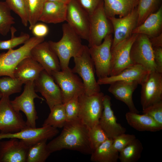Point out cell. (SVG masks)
Returning <instances> with one entry per match:
<instances>
[{
  "mask_svg": "<svg viewBox=\"0 0 162 162\" xmlns=\"http://www.w3.org/2000/svg\"><path fill=\"white\" fill-rule=\"evenodd\" d=\"M60 134L48 144L51 153L63 149L91 154L94 151L89 136V129L78 119L67 122Z\"/></svg>",
  "mask_w": 162,
  "mask_h": 162,
  "instance_id": "6da1fadb",
  "label": "cell"
},
{
  "mask_svg": "<svg viewBox=\"0 0 162 162\" xmlns=\"http://www.w3.org/2000/svg\"><path fill=\"white\" fill-rule=\"evenodd\" d=\"M62 36L57 42L49 40V45L58 57L61 70L69 67L70 60L78 55L83 45L81 38L67 23L62 25Z\"/></svg>",
  "mask_w": 162,
  "mask_h": 162,
  "instance_id": "7a4b0ae2",
  "label": "cell"
},
{
  "mask_svg": "<svg viewBox=\"0 0 162 162\" xmlns=\"http://www.w3.org/2000/svg\"><path fill=\"white\" fill-rule=\"evenodd\" d=\"M74 58L75 65L72 70L81 77L84 86L85 94L91 95L100 92V85L95 79L94 66L89 47L83 45L81 52Z\"/></svg>",
  "mask_w": 162,
  "mask_h": 162,
  "instance_id": "3957f363",
  "label": "cell"
},
{
  "mask_svg": "<svg viewBox=\"0 0 162 162\" xmlns=\"http://www.w3.org/2000/svg\"><path fill=\"white\" fill-rule=\"evenodd\" d=\"M44 38L30 37L19 48L8 50L0 54V76H8L13 78L15 68L25 58L30 56L32 49L36 45L44 41Z\"/></svg>",
  "mask_w": 162,
  "mask_h": 162,
  "instance_id": "277c9868",
  "label": "cell"
},
{
  "mask_svg": "<svg viewBox=\"0 0 162 162\" xmlns=\"http://www.w3.org/2000/svg\"><path fill=\"white\" fill-rule=\"evenodd\" d=\"M104 96L100 92L91 95L84 93L78 97V118L89 129L98 124L103 110Z\"/></svg>",
  "mask_w": 162,
  "mask_h": 162,
  "instance_id": "5b68a950",
  "label": "cell"
},
{
  "mask_svg": "<svg viewBox=\"0 0 162 162\" xmlns=\"http://www.w3.org/2000/svg\"><path fill=\"white\" fill-rule=\"evenodd\" d=\"M22 93L10 100V103L16 111L22 112L26 117V123L28 127L36 128V121L38 117L35 109L34 99L37 98L42 100H45L36 93L34 82L28 81L25 84Z\"/></svg>",
  "mask_w": 162,
  "mask_h": 162,
  "instance_id": "8992f818",
  "label": "cell"
},
{
  "mask_svg": "<svg viewBox=\"0 0 162 162\" xmlns=\"http://www.w3.org/2000/svg\"><path fill=\"white\" fill-rule=\"evenodd\" d=\"M51 75L62 92L63 104L85 93L82 80L69 67L61 71H53Z\"/></svg>",
  "mask_w": 162,
  "mask_h": 162,
  "instance_id": "52a82bcc",
  "label": "cell"
},
{
  "mask_svg": "<svg viewBox=\"0 0 162 162\" xmlns=\"http://www.w3.org/2000/svg\"><path fill=\"white\" fill-rule=\"evenodd\" d=\"M88 47L100 44L108 35L112 34L111 23L105 11L103 1L89 16Z\"/></svg>",
  "mask_w": 162,
  "mask_h": 162,
  "instance_id": "ba28073f",
  "label": "cell"
},
{
  "mask_svg": "<svg viewBox=\"0 0 162 162\" xmlns=\"http://www.w3.org/2000/svg\"><path fill=\"white\" fill-rule=\"evenodd\" d=\"M130 57L133 64L141 65L149 72L156 71L153 47L147 35L138 34L131 46Z\"/></svg>",
  "mask_w": 162,
  "mask_h": 162,
  "instance_id": "9c48e42d",
  "label": "cell"
},
{
  "mask_svg": "<svg viewBox=\"0 0 162 162\" xmlns=\"http://www.w3.org/2000/svg\"><path fill=\"white\" fill-rule=\"evenodd\" d=\"M27 127L22 114L12 106L9 97L2 96L0 100V133H16Z\"/></svg>",
  "mask_w": 162,
  "mask_h": 162,
  "instance_id": "30bf717a",
  "label": "cell"
},
{
  "mask_svg": "<svg viewBox=\"0 0 162 162\" xmlns=\"http://www.w3.org/2000/svg\"><path fill=\"white\" fill-rule=\"evenodd\" d=\"M112 38V34H110L106 37L100 44L89 47L90 54L98 79L110 76L111 57V48Z\"/></svg>",
  "mask_w": 162,
  "mask_h": 162,
  "instance_id": "8fae6325",
  "label": "cell"
},
{
  "mask_svg": "<svg viewBox=\"0 0 162 162\" xmlns=\"http://www.w3.org/2000/svg\"><path fill=\"white\" fill-rule=\"evenodd\" d=\"M140 85L142 110L162 101V73L157 71L149 72Z\"/></svg>",
  "mask_w": 162,
  "mask_h": 162,
  "instance_id": "7c38bea8",
  "label": "cell"
},
{
  "mask_svg": "<svg viewBox=\"0 0 162 162\" xmlns=\"http://www.w3.org/2000/svg\"><path fill=\"white\" fill-rule=\"evenodd\" d=\"M138 34H132L129 38L111 48V57L109 76L116 75L134 65L130 58V51Z\"/></svg>",
  "mask_w": 162,
  "mask_h": 162,
  "instance_id": "4fadbf2b",
  "label": "cell"
},
{
  "mask_svg": "<svg viewBox=\"0 0 162 162\" xmlns=\"http://www.w3.org/2000/svg\"><path fill=\"white\" fill-rule=\"evenodd\" d=\"M66 21L81 39L88 41L89 16L75 0H70L67 4Z\"/></svg>",
  "mask_w": 162,
  "mask_h": 162,
  "instance_id": "5bb4252c",
  "label": "cell"
},
{
  "mask_svg": "<svg viewBox=\"0 0 162 162\" xmlns=\"http://www.w3.org/2000/svg\"><path fill=\"white\" fill-rule=\"evenodd\" d=\"M36 92H39L45 99L50 110L54 106L63 104L61 90L51 75L44 70L34 82Z\"/></svg>",
  "mask_w": 162,
  "mask_h": 162,
  "instance_id": "9a60e30c",
  "label": "cell"
},
{
  "mask_svg": "<svg viewBox=\"0 0 162 162\" xmlns=\"http://www.w3.org/2000/svg\"><path fill=\"white\" fill-rule=\"evenodd\" d=\"M114 31V37L111 48L129 38L137 26L138 13L136 7L126 15L122 17L108 18Z\"/></svg>",
  "mask_w": 162,
  "mask_h": 162,
  "instance_id": "2e32d148",
  "label": "cell"
},
{
  "mask_svg": "<svg viewBox=\"0 0 162 162\" xmlns=\"http://www.w3.org/2000/svg\"><path fill=\"white\" fill-rule=\"evenodd\" d=\"M58 132L57 128L51 126H42L39 128L27 126L16 133H0V140L15 138L26 141L31 145L40 140L51 139Z\"/></svg>",
  "mask_w": 162,
  "mask_h": 162,
  "instance_id": "e0dca14e",
  "label": "cell"
},
{
  "mask_svg": "<svg viewBox=\"0 0 162 162\" xmlns=\"http://www.w3.org/2000/svg\"><path fill=\"white\" fill-rule=\"evenodd\" d=\"M0 141V162H26L30 145L23 140L10 138Z\"/></svg>",
  "mask_w": 162,
  "mask_h": 162,
  "instance_id": "ac0fdd59",
  "label": "cell"
},
{
  "mask_svg": "<svg viewBox=\"0 0 162 162\" xmlns=\"http://www.w3.org/2000/svg\"><path fill=\"white\" fill-rule=\"evenodd\" d=\"M30 56L51 75L52 72L61 70L58 58L48 42L44 41L35 46L31 51Z\"/></svg>",
  "mask_w": 162,
  "mask_h": 162,
  "instance_id": "d6986e66",
  "label": "cell"
},
{
  "mask_svg": "<svg viewBox=\"0 0 162 162\" xmlns=\"http://www.w3.org/2000/svg\"><path fill=\"white\" fill-rule=\"evenodd\" d=\"M111 98L104 95L103 110L98 124L108 137L113 139L118 136L125 133L126 129L117 122L111 106Z\"/></svg>",
  "mask_w": 162,
  "mask_h": 162,
  "instance_id": "ffe728a7",
  "label": "cell"
},
{
  "mask_svg": "<svg viewBox=\"0 0 162 162\" xmlns=\"http://www.w3.org/2000/svg\"><path fill=\"white\" fill-rule=\"evenodd\" d=\"M139 84L135 81H119L110 85L108 91L117 99L125 104L130 112L138 113L139 112L134 104L133 94Z\"/></svg>",
  "mask_w": 162,
  "mask_h": 162,
  "instance_id": "44dd1931",
  "label": "cell"
},
{
  "mask_svg": "<svg viewBox=\"0 0 162 162\" xmlns=\"http://www.w3.org/2000/svg\"><path fill=\"white\" fill-rule=\"evenodd\" d=\"M149 72L141 65L134 64L116 75L98 79L97 82L100 85L119 81H135L140 84Z\"/></svg>",
  "mask_w": 162,
  "mask_h": 162,
  "instance_id": "7402d4cb",
  "label": "cell"
},
{
  "mask_svg": "<svg viewBox=\"0 0 162 162\" xmlns=\"http://www.w3.org/2000/svg\"><path fill=\"white\" fill-rule=\"evenodd\" d=\"M67 4L45 1L39 19L44 23L57 24L66 20Z\"/></svg>",
  "mask_w": 162,
  "mask_h": 162,
  "instance_id": "603a6c76",
  "label": "cell"
},
{
  "mask_svg": "<svg viewBox=\"0 0 162 162\" xmlns=\"http://www.w3.org/2000/svg\"><path fill=\"white\" fill-rule=\"evenodd\" d=\"M44 70L42 66L30 56L25 58L17 65L14 73L15 78L22 81L34 82Z\"/></svg>",
  "mask_w": 162,
  "mask_h": 162,
  "instance_id": "cb8c5ba5",
  "label": "cell"
},
{
  "mask_svg": "<svg viewBox=\"0 0 162 162\" xmlns=\"http://www.w3.org/2000/svg\"><path fill=\"white\" fill-rule=\"evenodd\" d=\"M162 5L154 12L150 15L143 22L137 26L132 34H143L151 38L162 33Z\"/></svg>",
  "mask_w": 162,
  "mask_h": 162,
  "instance_id": "d4e9b609",
  "label": "cell"
},
{
  "mask_svg": "<svg viewBox=\"0 0 162 162\" xmlns=\"http://www.w3.org/2000/svg\"><path fill=\"white\" fill-rule=\"evenodd\" d=\"M125 116L129 125L139 131L154 132L162 129V126L147 115H140L129 111L126 113Z\"/></svg>",
  "mask_w": 162,
  "mask_h": 162,
  "instance_id": "484cf974",
  "label": "cell"
},
{
  "mask_svg": "<svg viewBox=\"0 0 162 162\" xmlns=\"http://www.w3.org/2000/svg\"><path fill=\"white\" fill-rule=\"evenodd\" d=\"M105 13L108 18L118 16H124L137 6L139 0H103Z\"/></svg>",
  "mask_w": 162,
  "mask_h": 162,
  "instance_id": "4316f807",
  "label": "cell"
},
{
  "mask_svg": "<svg viewBox=\"0 0 162 162\" xmlns=\"http://www.w3.org/2000/svg\"><path fill=\"white\" fill-rule=\"evenodd\" d=\"M112 142V139L109 138L94 150L91 154V161L94 162H117L119 152L113 148Z\"/></svg>",
  "mask_w": 162,
  "mask_h": 162,
  "instance_id": "83f0119b",
  "label": "cell"
},
{
  "mask_svg": "<svg viewBox=\"0 0 162 162\" xmlns=\"http://www.w3.org/2000/svg\"><path fill=\"white\" fill-rule=\"evenodd\" d=\"M47 140L39 141L28 148L26 162H44L51 153L46 144Z\"/></svg>",
  "mask_w": 162,
  "mask_h": 162,
  "instance_id": "f1b7e54d",
  "label": "cell"
},
{
  "mask_svg": "<svg viewBox=\"0 0 162 162\" xmlns=\"http://www.w3.org/2000/svg\"><path fill=\"white\" fill-rule=\"evenodd\" d=\"M50 110V113L44 121L42 126H51L57 128H63L67 122L64 104H56Z\"/></svg>",
  "mask_w": 162,
  "mask_h": 162,
  "instance_id": "f546056e",
  "label": "cell"
},
{
  "mask_svg": "<svg viewBox=\"0 0 162 162\" xmlns=\"http://www.w3.org/2000/svg\"><path fill=\"white\" fill-rule=\"evenodd\" d=\"M143 150L141 142L136 138L119 152L118 159L121 162H136L141 158Z\"/></svg>",
  "mask_w": 162,
  "mask_h": 162,
  "instance_id": "4dcf8cb0",
  "label": "cell"
},
{
  "mask_svg": "<svg viewBox=\"0 0 162 162\" xmlns=\"http://www.w3.org/2000/svg\"><path fill=\"white\" fill-rule=\"evenodd\" d=\"M162 0H139L136 7L137 26L142 23L150 15L157 11L162 5Z\"/></svg>",
  "mask_w": 162,
  "mask_h": 162,
  "instance_id": "1f68e13d",
  "label": "cell"
},
{
  "mask_svg": "<svg viewBox=\"0 0 162 162\" xmlns=\"http://www.w3.org/2000/svg\"><path fill=\"white\" fill-rule=\"evenodd\" d=\"M27 14L29 28L31 30L38 21L45 0H24Z\"/></svg>",
  "mask_w": 162,
  "mask_h": 162,
  "instance_id": "d6a6232c",
  "label": "cell"
},
{
  "mask_svg": "<svg viewBox=\"0 0 162 162\" xmlns=\"http://www.w3.org/2000/svg\"><path fill=\"white\" fill-rule=\"evenodd\" d=\"M24 82L21 80L8 76L0 78V92L2 96H8L20 92Z\"/></svg>",
  "mask_w": 162,
  "mask_h": 162,
  "instance_id": "836d02e7",
  "label": "cell"
},
{
  "mask_svg": "<svg viewBox=\"0 0 162 162\" xmlns=\"http://www.w3.org/2000/svg\"><path fill=\"white\" fill-rule=\"evenodd\" d=\"M5 2L0 1V34L6 35L15 23L10 11Z\"/></svg>",
  "mask_w": 162,
  "mask_h": 162,
  "instance_id": "e575fe53",
  "label": "cell"
},
{
  "mask_svg": "<svg viewBox=\"0 0 162 162\" xmlns=\"http://www.w3.org/2000/svg\"><path fill=\"white\" fill-rule=\"evenodd\" d=\"M16 30L12 26L10 31L11 38L10 39L0 40V50H9L13 49L15 47L24 44L30 38L29 35L26 33H23L18 36H15L14 34Z\"/></svg>",
  "mask_w": 162,
  "mask_h": 162,
  "instance_id": "d590c367",
  "label": "cell"
},
{
  "mask_svg": "<svg viewBox=\"0 0 162 162\" xmlns=\"http://www.w3.org/2000/svg\"><path fill=\"white\" fill-rule=\"evenodd\" d=\"M5 2L10 10L20 17L23 26H27L28 23L24 0H5Z\"/></svg>",
  "mask_w": 162,
  "mask_h": 162,
  "instance_id": "8d00e7d4",
  "label": "cell"
},
{
  "mask_svg": "<svg viewBox=\"0 0 162 162\" xmlns=\"http://www.w3.org/2000/svg\"><path fill=\"white\" fill-rule=\"evenodd\" d=\"M89 136L93 150L109 139L98 124L89 129Z\"/></svg>",
  "mask_w": 162,
  "mask_h": 162,
  "instance_id": "74e56055",
  "label": "cell"
},
{
  "mask_svg": "<svg viewBox=\"0 0 162 162\" xmlns=\"http://www.w3.org/2000/svg\"><path fill=\"white\" fill-rule=\"evenodd\" d=\"M78 96H75L64 104L67 122H70L78 118L79 105Z\"/></svg>",
  "mask_w": 162,
  "mask_h": 162,
  "instance_id": "f35d334b",
  "label": "cell"
},
{
  "mask_svg": "<svg viewBox=\"0 0 162 162\" xmlns=\"http://www.w3.org/2000/svg\"><path fill=\"white\" fill-rule=\"evenodd\" d=\"M136 138L134 134H122L113 139V147L119 153Z\"/></svg>",
  "mask_w": 162,
  "mask_h": 162,
  "instance_id": "ab89813d",
  "label": "cell"
},
{
  "mask_svg": "<svg viewBox=\"0 0 162 162\" xmlns=\"http://www.w3.org/2000/svg\"><path fill=\"white\" fill-rule=\"evenodd\" d=\"M142 112L150 116L162 126V101L149 106L143 110Z\"/></svg>",
  "mask_w": 162,
  "mask_h": 162,
  "instance_id": "60d3db41",
  "label": "cell"
},
{
  "mask_svg": "<svg viewBox=\"0 0 162 162\" xmlns=\"http://www.w3.org/2000/svg\"><path fill=\"white\" fill-rule=\"evenodd\" d=\"M89 16L91 15L103 0H75Z\"/></svg>",
  "mask_w": 162,
  "mask_h": 162,
  "instance_id": "b9f144b4",
  "label": "cell"
},
{
  "mask_svg": "<svg viewBox=\"0 0 162 162\" xmlns=\"http://www.w3.org/2000/svg\"><path fill=\"white\" fill-rule=\"evenodd\" d=\"M31 30L34 36L44 38L49 33V29L48 26L44 22L36 23Z\"/></svg>",
  "mask_w": 162,
  "mask_h": 162,
  "instance_id": "7bdbcfd3",
  "label": "cell"
},
{
  "mask_svg": "<svg viewBox=\"0 0 162 162\" xmlns=\"http://www.w3.org/2000/svg\"><path fill=\"white\" fill-rule=\"evenodd\" d=\"M153 47L154 60L156 67V71L162 73V47Z\"/></svg>",
  "mask_w": 162,
  "mask_h": 162,
  "instance_id": "ee69618b",
  "label": "cell"
},
{
  "mask_svg": "<svg viewBox=\"0 0 162 162\" xmlns=\"http://www.w3.org/2000/svg\"><path fill=\"white\" fill-rule=\"evenodd\" d=\"M149 38L153 47H162V33L156 36Z\"/></svg>",
  "mask_w": 162,
  "mask_h": 162,
  "instance_id": "f6af8a7d",
  "label": "cell"
},
{
  "mask_svg": "<svg viewBox=\"0 0 162 162\" xmlns=\"http://www.w3.org/2000/svg\"><path fill=\"white\" fill-rule=\"evenodd\" d=\"M46 1H50L52 2H56L63 3L66 4H68L70 0H45Z\"/></svg>",
  "mask_w": 162,
  "mask_h": 162,
  "instance_id": "bcb514c9",
  "label": "cell"
},
{
  "mask_svg": "<svg viewBox=\"0 0 162 162\" xmlns=\"http://www.w3.org/2000/svg\"><path fill=\"white\" fill-rule=\"evenodd\" d=\"M2 94L0 92V99L2 98Z\"/></svg>",
  "mask_w": 162,
  "mask_h": 162,
  "instance_id": "7dc6e473",
  "label": "cell"
}]
</instances>
